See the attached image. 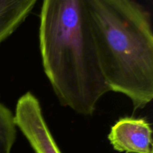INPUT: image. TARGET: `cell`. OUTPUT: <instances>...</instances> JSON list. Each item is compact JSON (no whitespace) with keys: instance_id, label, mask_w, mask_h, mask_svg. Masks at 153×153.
I'll return each mask as SVG.
<instances>
[{"instance_id":"6da1fadb","label":"cell","mask_w":153,"mask_h":153,"mask_svg":"<svg viewBox=\"0 0 153 153\" xmlns=\"http://www.w3.org/2000/svg\"><path fill=\"white\" fill-rule=\"evenodd\" d=\"M39 47L43 70L63 106L91 116L110 89L103 76L86 0H45Z\"/></svg>"},{"instance_id":"7a4b0ae2","label":"cell","mask_w":153,"mask_h":153,"mask_svg":"<svg viewBox=\"0 0 153 153\" xmlns=\"http://www.w3.org/2000/svg\"><path fill=\"white\" fill-rule=\"evenodd\" d=\"M103 76L110 91L130 99L134 110L153 98L151 15L132 0H86Z\"/></svg>"},{"instance_id":"3957f363","label":"cell","mask_w":153,"mask_h":153,"mask_svg":"<svg viewBox=\"0 0 153 153\" xmlns=\"http://www.w3.org/2000/svg\"><path fill=\"white\" fill-rule=\"evenodd\" d=\"M15 122L35 153H61L48 127L37 97L27 92L19 97L15 109Z\"/></svg>"},{"instance_id":"277c9868","label":"cell","mask_w":153,"mask_h":153,"mask_svg":"<svg viewBox=\"0 0 153 153\" xmlns=\"http://www.w3.org/2000/svg\"><path fill=\"white\" fill-rule=\"evenodd\" d=\"M152 131L143 118L123 117L111 128L109 141L116 151L126 153H153Z\"/></svg>"},{"instance_id":"5b68a950","label":"cell","mask_w":153,"mask_h":153,"mask_svg":"<svg viewBox=\"0 0 153 153\" xmlns=\"http://www.w3.org/2000/svg\"><path fill=\"white\" fill-rule=\"evenodd\" d=\"M37 0H0V43L25 20Z\"/></svg>"},{"instance_id":"8992f818","label":"cell","mask_w":153,"mask_h":153,"mask_svg":"<svg viewBox=\"0 0 153 153\" xmlns=\"http://www.w3.org/2000/svg\"><path fill=\"white\" fill-rule=\"evenodd\" d=\"M14 114L0 100V153H10L16 138Z\"/></svg>"}]
</instances>
